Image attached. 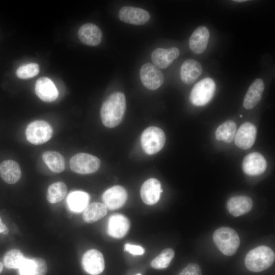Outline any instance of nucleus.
I'll use <instances>...</instances> for the list:
<instances>
[{
    "mask_svg": "<svg viewBox=\"0 0 275 275\" xmlns=\"http://www.w3.org/2000/svg\"><path fill=\"white\" fill-rule=\"evenodd\" d=\"M126 111V99L120 92L110 95L103 103L100 109V116L103 124L108 128H114L121 122Z\"/></svg>",
    "mask_w": 275,
    "mask_h": 275,
    "instance_id": "f257e3e1",
    "label": "nucleus"
},
{
    "mask_svg": "<svg viewBox=\"0 0 275 275\" xmlns=\"http://www.w3.org/2000/svg\"><path fill=\"white\" fill-rule=\"evenodd\" d=\"M274 259V253L270 248L260 245L248 253L244 263L248 270L253 272H260L271 266Z\"/></svg>",
    "mask_w": 275,
    "mask_h": 275,
    "instance_id": "f03ea898",
    "label": "nucleus"
},
{
    "mask_svg": "<svg viewBox=\"0 0 275 275\" xmlns=\"http://www.w3.org/2000/svg\"><path fill=\"white\" fill-rule=\"evenodd\" d=\"M213 240L219 251L226 256L235 254L240 245V239L236 232L229 227H223L216 230Z\"/></svg>",
    "mask_w": 275,
    "mask_h": 275,
    "instance_id": "7ed1b4c3",
    "label": "nucleus"
},
{
    "mask_svg": "<svg viewBox=\"0 0 275 275\" xmlns=\"http://www.w3.org/2000/svg\"><path fill=\"white\" fill-rule=\"evenodd\" d=\"M141 142L144 151L148 155H153L160 151L166 142L163 130L156 126H150L144 130Z\"/></svg>",
    "mask_w": 275,
    "mask_h": 275,
    "instance_id": "20e7f679",
    "label": "nucleus"
},
{
    "mask_svg": "<svg viewBox=\"0 0 275 275\" xmlns=\"http://www.w3.org/2000/svg\"><path fill=\"white\" fill-rule=\"evenodd\" d=\"M216 89L214 80L205 78L196 83L191 90L189 100L194 105L202 106L207 104L213 98Z\"/></svg>",
    "mask_w": 275,
    "mask_h": 275,
    "instance_id": "39448f33",
    "label": "nucleus"
},
{
    "mask_svg": "<svg viewBox=\"0 0 275 275\" xmlns=\"http://www.w3.org/2000/svg\"><path fill=\"white\" fill-rule=\"evenodd\" d=\"M53 133L51 126L46 121L36 120L26 127L25 135L27 140L34 145H41L50 139Z\"/></svg>",
    "mask_w": 275,
    "mask_h": 275,
    "instance_id": "423d86ee",
    "label": "nucleus"
},
{
    "mask_svg": "<svg viewBox=\"0 0 275 275\" xmlns=\"http://www.w3.org/2000/svg\"><path fill=\"white\" fill-rule=\"evenodd\" d=\"M100 166V159L92 155L79 153L70 160L71 170L76 173L87 174L96 172Z\"/></svg>",
    "mask_w": 275,
    "mask_h": 275,
    "instance_id": "0eeeda50",
    "label": "nucleus"
},
{
    "mask_svg": "<svg viewBox=\"0 0 275 275\" xmlns=\"http://www.w3.org/2000/svg\"><path fill=\"white\" fill-rule=\"evenodd\" d=\"M140 76L143 85L147 89L155 90L164 82V76L161 71L153 64H144L141 68Z\"/></svg>",
    "mask_w": 275,
    "mask_h": 275,
    "instance_id": "6e6552de",
    "label": "nucleus"
},
{
    "mask_svg": "<svg viewBox=\"0 0 275 275\" xmlns=\"http://www.w3.org/2000/svg\"><path fill=\"white\" fill-rule=\"evenodd\" d=\"M81 264L85 271L92 275H98L104 269V260L102 254L98 250L91 249L83 255Z\"/></svg>",
    "mask_w": 275,
    "mask_h": 275,
    "instance_id": "1a4fd4ad",
    "label": "nucleus"
},
{
    "mask_svg": "<svg viewBox=\"0 0 275 275\" xmlns=\"http://www.w3.org/2000/svg\"><path fill=\"white\" fill-rule=\"evenodd\" d=\"M256 135V126L251 122H244L240 125L236 132L234 136L235 144L240 149H248L254 145Z\"/></svg>",
    "mask_w": 275,
    "mask_h": 275,
    "instance_id": "9d476101",
    "label": "nucleus"
},
{
    "mask_svg": "<svg viewBox=\"0 0 275 275\" xmlns=\"http://www.w3.org/2000/svg\"><path fill=\"white\" fill-rule=\"evenodd\" d=\"M127 198L126 189L120 185H115L107 189L102 195L104 204L109 210H114L122 207Z\"/></svg>",
    "mask_w": 275,
    "mask_h": 275,
    "instance_id": "9b49d317",
    "label": "nucleus"
},
{
    "mask_svg": "<svg viewBox=\"0 0 275 275\" xmlns=\"http://www.w3.org/2000/svg\"><path fill=\"white\" fill-rule=\"evenodd\" d=\"M118 16L121 21L134 25H143L147 22L150 18L147 11L131 6L123 7L119 10Z\"/></svg>",
    "mask_w": 275,
    "mask_h": 275,
    "instance_id": "f8f14e48",
    "label": "nucleus"
},
{
    "mask_svg": "<svg viewBox=\"0 0 275 275\" xmlns=\"http://www.w3.org/2000/svg\"><path fill=\"white\" fill-rule=\"evenodd\" d=\"M267 162L264 156L258 152H253L244 157L242 163L243 171L249 176L259 175L264 173Z\"/></svg>",
    "mask_w": 275,
    "mask_h": 275,
    "instance_id": "ddd939ff",
    "label": "nucleus"
},
{
    "mask_svg": "<svg viewBox=\"0 0 275 275\" xmlns=\"http://www.w3.org/2000/svg\"><path fill=\"white\" fill-rule=\"evenodd\" d=\"M180 54L178 48L173 47L167 49L157 48L151 56L153 65L158 69L168 67Z\"/></svg>",
    "mask_w": 275,
    "mask_h": 275,
    "instance_id": "4468645a",
    "label": "nucleus"
},
{
    "mask_svg": "<svg viewBox=\"0 0 275 275\" xmlns=\"http://www.w3.org/2000/svg\"><path fill=\"white\" fill-rule=\"evenodd\" d=\"M130 226L129 219L120 213L112 215L108 218L107 224L108 234L116 238L125 236Z\"/></svg>",
    "mask_w": 275,
    "mask_h": 275,
    "instance_id": "2eb2a0df",
    "label": "nucleus"
},
{
    "mask_svg": "<svg viewBox=\"0 0 275 275\" xmlns=\"http://www.w3.org/2000/svg\"><path fill=\"white\" fill-rule=\"evenodd\" d=\"M162 192L160 181L155 178H149L142 185L141 197L146 204L154 205L159 201Z\"/></svg>",
    "mask_w": 275,
    "mask_h": 275,
    "instance_id": "dca6fc26",
    "label": "nucleus"
},
{
    "mask_svg": "<svg viewBox=\"0 0 275 275\" xmlns=\"http://www.w3.org/2000/svg\"><path fill=\"white\" fill-rule=\"evenodd\" d=\"M35 91L39 98L47 102L54 101L58 96V91L54 83L46 77H42L36 81Z\"/></svg>",
    "mask_w": 275,
    "mask_h": 275,
    "instance_id": "f3484780",
    "label": "nucleus"
},
{
    "mask_svg": "<svg viewBox=\"0 0 275 275\" xmlns=\"http://www.w3.org/2000/svg\"><path fill=\"white\" fill-rule=\"evenodd\" d=\"M202 72V66L198 61L188 59L182 64L180 70V76L184 84L190 85L199 77Z\"/></svg>",
    "mask_w": 275,
    "mask_h": 275,
    "instance_id": "a211bd4d",
    "label": "nucleus"
},
{
    "mask_svg": "<svg viewBox=\"0 0 275 275\" xmlns=\"http://www.w3.org/2000/svg\"><path fill=\"white\" fill-rule=\"evenodd\" d=\"M78 36L83 43L94 46L101 43L102 33L98 26L91 23H87L80 26L78 31Z\"/></svg>",
    "mask_w": 275,
    "mask_h": 275,
    "instance_id": "6ab92c4d",
    "label": "nucleus"
},
{
    "mask_svg": "<svg viewBox=\"0 0 275 275\" xmlns=\"http://www.w3.org/2000/svg\"><path fill=\"white\" fill-rule=\"evenodd\" d=\"M209 35V31L206 26H198L194 31L189 39L190 50L196 54L203 53L207 48Z\"/></svg>",
    "mask_w": 275,
    "mask_h": 275,
    "instance_id": "aec40b11",
    "label": "nucleus"
},
{
    "mask_svg": "<svg viewBox=\"0 0 275 275\" xmlns=\"http://www.w3.org/2000/svg\"><path fill=\"white\" fill-rule=\"evenodd\" d=\"M264 90V84L262 79L257 78L249 88L243 99V105L246 109L256 106L261 99Z\"/></svg>",
    "mask_w": 275,
    "mask_h": 275,
    "instance_id": "412c9836",
    "label": "nucleus"
},
{
    "mask_svg": "<svg viewBox=\"0 0 275 275\" xmlns=\"http://www.w3.org/2000/svg\"><path fill=\"white\" fill-rule=\"evenodd\" d=\"M251 198L246 196H238L231 198L227 202V209L234 216L246 214L253 207Z\"/></svg>",
    "mask_w": 275,
    "mask_h": 275,
    "instance_id": "4be33fe9",
    "label": "nucleus"
},
{
    "mask_svg": "<svg viewBox=\"0 0 275 275\" xmlns=\"http://www.w3.org/2000/svg\"><path fill=\"white\" fill-rule=\"evenodd\" d=\"M18 269L19 275H45L47 266L42 258H25Z\"/></svg>",
    "mask_w": 275,
    "mask_h": 275,
    "instance_id": "5701e85b",
    "label": "nucleus"
},
{
    "mask_svg": "<svg viewBox=\"0 0 275 275\" xmlns=\"http://www.w3.org/2000/svg\"><path fill=\"white\" fill-rule=\"evenodd\" d=\"M0 176L2 179L8 184H15L21 176L19 165L13 160H6L0 163Z\"/></svg>",
    "mask_w": 275,
    "mask_h": 275,
    "instance_id": "b1692460",
    "label": "nucleus"
},
{
    "mask_svg": "<svg viewBox=\"0 0 275 275\" xmlns=\"http://www.w3.org/2000/svg\"><path fill=\"white\" fill-rule=\"evenodd\" d=\"M107 208L103 203L95 202L87 206L84 210L82 218L87 223H93L104 217Z\"/></svg>",
    "mask_w": 275,
    "mask_h": 275,
    "instance_id": "393cba45",
    "label": "nucleus"
},
{
    "mask_svg": "<svg viewBox=\"0 0 275 275\" xmlns=\"http://www.w3.org/2000/svg\"><path fill=\"white\" fill-rule=\"evenodd\" d=\"M89 201V195L81 191H75L70 193L67 199L69 209L75 212L84 210L87 207Z\"/></svg>",
    "mask_w": 275,
    "mask_h": 275,
    "instance_id": "a878e982",
    "label": "nucleus"
},
{
    "mask_svg": "<svg viewBox=\"0 0 275 275\" xmlns=\"http://www.w3.org/2000/svg\"><path fill=\"white\" fill-rule=\"evenodd\" d=\"M42 159L49 169L54 173H61L65 169V160L59 152L47 151L42 154Z\"/></svg>",
    "mask_w": 275,
    "mask_h": 275,
    "instance_id": "bb28decb",
    "label": "nucleus"
},
{
    "mask_svg": "<svg viewBox=\"0 0 275 275\" xmlns=\"http://www.w3.org/2000/svg\"><path fill=\"white\" fill-rule=\"evenodd\" d=\"M236 132V123L232 120H227L218 127L215 131V137L218 141L230 143L234 139Z\"/></svg>",
    "mask_w": 275,
    "mask_h": 275,
    "instance_id": "cd10ccee",
    "label": "nucleus"
},
{
    "mask_svg": "<svg viewBox=\"0 0 275 275\" xmlns=\"http://www.w3.org/2000/svg\"><path fill=\"white\" fill-rule=\"evenodd\" d=\"M67 191V187L64 183L62 182L53 183L47 189V200L51 204L58 203L64 198Z\"/></svg>",
    "mask_w": 275,
    "mask_h": 275,
    "instance_id": "c85d7f7f",
    "label": "nucleus"
},
{
    "mask_svg": "<svg viewBox=\"0 0 275 275\" xmlns=\"http://www.w3.org/2000/svg\"><path fill=\"white\" fill-rule=\"evenodd\" d=\"M25 259L23 254L18 249L8 251L4 256V263L9 269H19Z\"/></svg>",
    "mask_w": 275,
    "mask_h": 275,
    "instance_id": "c756f323",
    "label": "nucleus"
},
{
    "mask_svg": "<svg viewBox=\"0 0 275 275\" xmlns=\"http://www.w3.org/2000/svg\"><path fill=\"white\" fill-rule=\"evenodd\" d=\"M175 255L174 251L171 248L163 250L151 262V266L156 269H164L168 267Z\"/></svg>",
    "mask_w": 275,
    "mask_h": 275,
    "instance_id": "7c9ffc66",
    "label": "nucleus"
},
{
    "mask_svg": "<svg viewBox=\"0 0 275 275\" xmlns=\"http://www.w3.org/2000/svg\"><path fill=\"white\" fill-rule=\"evenodd\" d=\"M39 72V65L36 63H30L19 67L16 71V75L20 78L28 79L37 75Z\"/></svg>",
    "mask_w": 275,
    "mask_h": 275,
    "instance_id": "2f4dec72",
    "label": "nucleus"
},
{
    "mask_svg": "<svg viewBox=\"0 0 275 275\" xmlns=\"http://www.w3.org/2000/svg\"><path fill=\"white\" fill-rule=\"evenodd\" d=\"M178 275H202L200 266L197 263L188 264Z\"/></svg>",
    "mask_w": 275,
    "mask_h": 275,
    "instance_id": "473e14b6",
    "label": "nucleus"
},
{
    "mask_svg": "<svg viewBox=\"0 0 275 275\" xmlns=\"http://www.w3.org/2000/svg\"><path fill=\"white\" fill-rule=\"evenodd\" d=\"M124 250L134 255H141L145 253V249L143 247L129 243L125 244Z\"/></svg>",
    "mask_w": 275,
    "mask_h": 275,
    "instance_id": "72a5a7b5",
    "label": "nucleus"
},
{
    "mask_svg": "<svg viewBox=\"0 0 275 275\" xmlns=\"http://www.w3.org/2000/svg\"><path fill=\"white\" fill-rule=\"evenodd\" d=\"M9 233V230L6 226L3 223L0 217V234H7Z\"/></svg>",
    "mask_w": 275,
    "mask_h": 275,
    "instance_id": "f704fd0d",
    "label": "nucleus"
},
{
    "mask_svg": "<svg viewBox=\"0 0 275 275\" xmlns=\"http://www.w3.org/2000/svg\"><path fill=\"white\" fill-rule=\"evenodd\" d=\"M3 269V264L2 263L0 262V273L2 271Z\"/></svg>",
    "mask_w": 275,
    "mask_h": 275,
    "instance_id": "c9c22d12",
    "label": "nucleus"
},
{
    "mask_svg": "<svg viewBox=\"0 0 275 275\" xmlns=\"http://www.w3.org/2000/svg\"><path fill=\"white\" fill-rule=\"evenodd\" d=\"M234 1L237 3H242V2H246V1L243 0V1Z\"/></svg>",
    "mask_w": 275,
    "mask_h": 275,
    "instance_id": "e433bc0d",
    "label": "nucleus"
},
{
    "mask_svg": "<svg viewBox=\"0 0 275 275\" xmlns=\"http://www.w3.org/2000/svg\"><path fill=\"white\" fill-rule=\"evenodd\" d=\"M136 275H142V274H140V273H139V274H136Z\"/></svg>",
    "mask_w": 275,
    "mask_h": 275,
    "instance_id": "4c0bfd02",
    "label": "nucleus"
},
{
    "mask_svg": "<svg viewBox=\"0 0 275 275\" xmlns=\"http://www.w3.org/2000/svg\"><path fill=\"white\" fill-rule=\"evenodd\" d=\"M240 117L241 118V117H242V115H240Z\"/></svg>",
    "mask_w": 275,
    "mask_h": 275,
    "instance_id": "58836bf2",
    "label": "nucleus"
}]
</instances>
